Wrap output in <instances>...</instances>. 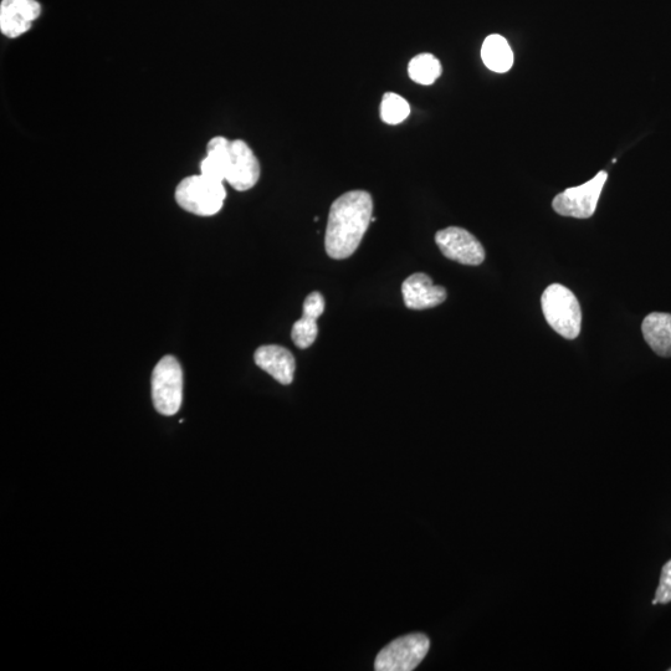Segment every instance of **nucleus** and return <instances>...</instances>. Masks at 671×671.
<instances>
[{"label": "nucleus", "instance_id": "18", "mask_svg": "<svg viewBox=\"0 0 671 671\" xmlns=\"http://www.w3.org/2000/svg\"><path fill=\"white\" fill-rule=\"evenodd\" d=\"M652 604H653V606H657V604H659L658 599L654 598Z\"/></svg>", "mask_w": 671, "mask_h": 671}, {"label": "nucleus", "instance_id": "1", "mask_svg": "<svg viewBox=\"0 0 671 671\" xmlns=\"http://www.w3.org/2000/svg\"><path fill=\"white\" fill-rule=\"evenodd\" d=\"M372 218L373 201L370 193L352 191L336 199L326 229L327 254L336 260L350 258L360 247Z\"/></svg>", "mask_w": 671, "mask_h": 671}, {"label": "nucleus", "instance_id": "17", "mask_svg": "<svg viewBox=\"0 0 671 671\" xmlns=\"http://www.w3.org/2000/svg\"><path fill=\"white\" fill-rule=\"evenodd\" d=\"M655 598L660 604L671 602V560L665 563Z\"/></svg>", "mask_w": 671, "mask_h": 671}, {"label": "nucleus", "instance_id": "14", "mask_svg": "<svg viewBox=\"0 0 671 671\" xmlns=\"http://www.w3.org/2000/svg\"><path fill=\"white\" fill-rule=\"evenodd\" d=\"M481 58L486 68L498 74L507 73L514 65V53L507 40L499 34L489 35L485 39Z\"/></svg>", "mask_w": 671, "mask_h": 671}, {"label": "nucleus", "instance_id": "11", "mask_svg": "<svg viewBox=\"0 0 671 671\" xmlns=\"http://www.w3.org/2000/svg\"><path fill=\"white\" fill-rule=\"evenodd\" d=\"M254 360L261 370L281 384L288 386L293 382L296 362L289 350L276 345L261 346L256 350Z\"/></svg>", "mask_w": 671, "mask_h": 671}, {"label": "nucleus", "instance_id": "3", "mask_svg": "<svg viewBox=\"0 0 671 671\" xmlns=\"http://www.w3.org/2000/svg\"><path fill=\"white\" fill-rule=\"evenodd\" d=\"M227 198L224 182L203 176L184 178L176 189L178 206L199 217H212L220 212Z\"/></svg>", "mask_w": 671, "mask_h": 671}, {"label": "nucleus", "instance_id": "10", "mask_svg": "<svg viewBox=\"0 0 671 671\" xmlns=\"http://www.w3.org/2000/svg\"><path fill=\"white\" fill-rule=\"evenodd\" d=\"M402 293L404 304L411 310L433 309L447 300V290L422 273L409 276L402 285Z\"/></svg>", "mask_w": 671, "mask_h": 671}, {"label": "nucleus", "instance_id": "6", "mask_svg": "<svg viewBox=\"0 0 671 671\" xmlns=\"http://www.w3.org/2000/svg\"><path fill=\"white\" fill-rule=\"evenodd\" d=\"M430 642L424 634H411L394 640L382 649L376 659L377 671H412L429 652Z\"/></svg>", "mask_w": 671, "mask_h": 671}, {"label": "nucleus", "instance_id": "9", "mask_svg": "<svg viewBox=\"0 0 671 671\" xmlns=\"http://www.w3.org/2000/svg\"><path fill=\"white\" fill-rule=\"evenodd\" d=\"M42 13L37 0H2L0 4V30L10 39L22 37L32 28Z\"/></svg>", "mask_w": 671, "mask_h": 671}, {"label": "nucleus", "instance_id": "15", "mask_svg": "<svg viewBox=\"0 0 671 671\" xmlns=\"http://www.w3.org/2000/svg\"><path fill=\"white\" fill-rule=\"evenodd\" d=\"M442 64L433 54H419L408 65V74L414 83L429 86L442 75Z\"/></svg>", "mask_w": 671, "mask_h": 671}, {"label": "nucleus", "instance_id": "8", "mask_svg": "<svg viewBox=\"0 0 671 671\" xmlns=\"http://www.w3.org/2000/svg\"><path fill=\"white\" fill-rule=\"evenodd\" d=\"M440 252L448 259L464 265H480L485 260L483 245L468 230L450 227L435 235Z\"/></svg>", "mask_w": 671, "mask_h": 671}, {"label": "nucleus", "instance_id": "16", "mask_svg": "<svg viewBox=\"0 0 671 671\" xmlns=\"http://www.w3.org/2000/svg\"><path fill=\"white\" fill-rule=\"evenodd\" d=\"M411 114V106L402 96L387 92L383 95L381 104V119L388 125H398L408 119Z\"/></svg>", "mask_w": 671, "mask_h": 671}, {"label": "nucleus", "instance_id": "2", "mask_svg": "<svg viewBox=\"0 0 671 671\" xmlns=\"http://www.w3.org/2000/svg\"><path fill=\"white\" fill-rule=\"evenodd\" d=\"M542 311L548 325L558 335L575 340L580 335L582 311L580 302L572 291L561 284H552L541 297Z\"/></svg>", "mask_w": 671, "mask_h": 671}, {"label": "nucleus", "instance_id": "5", "mask_svg": "<svg viewBox=\"0 0 671 671\" xmlns=\"http://www.w3.org/2000/svg\"><path fill=\"white\" fill-rule=\"evenodd\" d=\"M608 179V173L601 171L591 181L578 187L566 189L553 199L552 207L555 212L563 217L577 219L591 218L596 213L599 197L603 191L604 184Z\"/></svg>", "mask_w": 671, "mask_h": 671}, {"label": "nucleus", "instance_id": "13", "mask_svg": "<svg viewBox=\"0 0 671 671\" xmlns=\"http://www.w3.org/2000/svg\"><path fill=\"white\" fill-rule=\"evenodd\" d=\"M644 340L660 357H671V315L653 312L642 325Z\"/></svg>", "mask_w": 671, "mask_h": 671}, {"label": "nucleus", "instance_id": "4", "mask_svg": "<svg viewBox=\"0 0 671 671\" xmlns=\"http://www.w3.org/2000/svg\"><path fill=\"white\" fill-rule=\"evenodd\" d=\"M152 399L158 413L171 417L177 414L183 401V372L176 358L163 357L153 371Z\"/></svg>", "mask_w": 671, "mask_h": 671}, {"label": "nucleus", "instance_id": "7", "mask_svg": "<svg viewBox=\"0 0 671 671\" xmlns=\"http://www.w3.org/2000/svg\"><path fill=\"white\" fill-rule=\"evenodd\" d=\"M259 178L260 163L248 143L242 140L230 142L225 182L237 191L245 192L255 187Z\"/></svg>", "mask_w": 671, "mask_h": 671}, {"label": "nucleus", "instance_id": "12", "mask_svg": "<svg viewBox=\"0 0 671 671\" xmlns=\"http://www.w3.org/2000/svg\"><path fill=\"white\" fill-rule=\"evenodd\" d=\"M325 300L320 293H312L306 297L304 302V315L293 326L291 337L295 345L301 350L309 348L316 341L319 334L317 319L324 314Z\"/></svg>", "mask_w": 671, "mask_h": 671}, {"label": "nucleus", "instance_id": "19", "mask_svg": "<svg viewBox=\"0 0 671 671\" xmlns=\"http://www.w3.org/2000/svg\"><path fill=\"white\" fill-rule=\"evenodd\" d=\"M669 671H671V668L669 669Z\"/></svg>", "mask_w": 671, "mask_h": 671}]
</instances>
